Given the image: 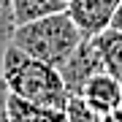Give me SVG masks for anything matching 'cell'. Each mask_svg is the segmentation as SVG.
Wrapping results in <instances>:
<instances>
[{"instance_id": "obj_4", "label": "cell", "mask_w": 122, "mask_h": 122, "mask_svg": "<svg viewBox=\"0 0 122 122\" xmlns=\"http://www.w3.org/2000/svg\"><path fill=\"white\" fill-rule=\"evenodd\" d=\"M119 3L122 0H68V14L84 35H98L106 27H111Z\"/></svg>"}, {"instance_id": "obj_12", "label": "cell", "mask_w": 122, "mask_h": 122, "mask_svg": "<svg viewBox=\"0 0 122 122\" xmlns=\"http://www.w3.org/2000/svg\"><path fill=\"white\" fill-rule=\"evenodd\" d=\"M103 122H122V106L109 111V114H103Z\"/></svg>"}, {"instance_id": "obj_6", "label": "cell", "mask_w": 122, "mask_h": 122, "mask_svg": "<svg viewBox=\"0 0 122 122\" xmlns=\"http://www.w3.org/2000/svg\"><path fill=\"white\" fill-rule=\"evenodd\" d=\"M8 119L11 122H68L65 109L33 103V100H25L11 92H8Z\"/></svg>"}, {"instance_id": "obj_10", "label": "cell", "mask_w": 122, "mask_h": 122, "mask_svg": "<svg viewBox=\"0 0 122 122\" xmlns=\"http://www.w3.org/2000/svg\"><path fill=\"white\" fill-rule=\"evenodd\" d=\"M14 27H16V19H14L11 0H0V71H3V57H5V49L11 46Z\"/></svg>"}, {"instance_id": "obj_8", "label": "cell", "mask_w": 122, "mask_h": 122, "mask_svg": "<svg viewBox=\"0 0 122 122\" xmlns=\"http://www.w3.org/2000/svg\"><path fill=\"white\" fill-rule=\"evenodd\" d=\"M11 8H14L16 25H25V22L46 16V14L68 11V0H11Z\"/></svg>"}, {"instance_id": "obj_2", "label": "cell", "mask_w": 122, "mask_h": 122, "mask_svg": "<svg viewBox=\"0 0 122 122\" xmlns=\"http://www.w3.org/2000/svg\"><path fill=\"white\" fill-rule=\"evenodd\" d=\"M81 41H84V33L68 11L46 14L41 19L16 25L11 35L14 46H19L30 57H38V60H44L54 68H60L76 52V46Z\"/></svg>"}, {"instance_id": "obj_1", "label": "cell", "mask_w": 122, "mask_h": 122, "mask_svg": "<svg viewBox=\"0 0 122 122\" xmlns=\"http://www.w3.org/2000/svg\"><path fill=\"white\" fill-rule=\"evenodd\" d=\"M0 79H3V84L8 87L11 95H19L25 100H33V103L65 109V103L71 98L60 68L49 65L38 57H30L14 44L5 49Z\"/></svg>"}, {"instance_id": "obj_11", "label": "cell", "mask_w": 122, "mask_h": 122, "mask_svg": "<svg viewBox=\"0 0 122 122\" xmlns=\"http://www.w3.org/2000/svg\"><path fill=\"white\" fill-rule=\"evenodd\" d=\"M0 122H11L8 119V87L0 79Z\"/></svg>"}, {"instance_id": "obj_3", "label": "cell", "mask_w": 122, "mask_h": 122, "mask_svg": "<svg viewBox=\"0 0 122 122\" xmlns=\"http://www.w3.org/2000/svg\"><path fill=\"white\" fill-rule=\"evenodd\" d=\"M100 71H106V68H103V60H100L95 35H84V41L76 46V52L60 65V73H62V81L68 87V95H81L84 84L95 73H100Z\"/></svg>"}, {"instance_id": "obj_5", "label": "cell", "mask_w": 122, "mask_h": 122, "mask_svg": "<svg viewBox=\"0 0 122 122\" xmlns=\"http://www.w3.org/2000/svg\"><path fill=\"white\" fill-rule=\"evenodd\" d=\"M81 95L98 114H109L122 106V81L117 76H111L109 71H100L84 84Z\"/></svg>"}, {"instance_id": "obj_13", "label": "cell", "mask_w": 122, "mask_h": 122, "mask_svg": "<svg viewBox=\"0 0 122 122\" xmlns=\"http://www.w3.org/2000/svg\"><path fill=\"white\" fill-rule=\"evenodd\" d=\"M111 27L122 30V3H119V8H117V14H114V19H111Z\"/></svg>"}, {"instance_id": "obj_7", "label": "cell", "mask_w": 122, "mask_h": 122, "mask_svg": "<svg viewBox=\"0 0 122 122\" xmlns=\"http://www.w3.org/2000/svg\"><path fill=\"white\" fill-rule=\"evenodd\" d=\"M95 44L100 52V60H103V68L122 81V30L106 27L103 33L95 35Z\"/></svg>"}, {"instance_id": "obj_9", "label": "cell", "mask_w": 122, "mask_h": 122, "mask_svg": "<svg viewBox=\"0 0 122 122\" xmlns=\"http://www.w3.org/2000/svg\"><path fill=\"white\" fill-rule=\"evenodd\" d=\"M65 119L68 122H103V114H98L84 100V95H71L65 103Z\"/></svg>"}]
</instances>
